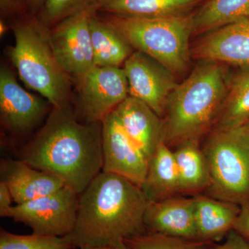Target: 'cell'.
I'll return each mask as SVG.
<instances>
[{
  "label": "cell",
  "mask_w": 249,
  "mask_h": 249,
  "mask_svg": "<svg viewBox=\"0 0 249 249\" xmlns=\"http://www.w3.org/2000/svg\"><path fill=\"white\" fill-rule=\"evenodd\" d=\"M20 155L36 169L58 177L81 194L102 171V122L80 123L70 105L52 107Z\"/></svg>",
  "instance_id": "6da1fadb"
},
{
  "label": "cell",
  "mask_w": 249,
  "mask_h": 249,
  "mask_svg": "<svg viewBox=\"0 0 249 249\" xmlns=\"http://www.w3.org/2000/svg\"><path fill=\"white\" fill-rule=\"evenodd\" d=\"M149 204L135 183L101 171L79 195L76 225L64 237L74 249L113 247L146 232L144 216Z\"/></svg>",
  "instance_id": "7a4b0ae2"
},
{
  "label": "cell",
  "mask_w": 249,
  "mask_h": 249,
  "mask_svg": "<svg viewBox=\"0 0 249 249\" xmlns=\"http://www.w3.org/2000/svg\"><path fill=\"white\" fill-rule=\"evenodd\" d=\"M228 89L219 63L204 61L196 67L168 98L163 118L165 143L170 147L199 142L214 125Z\"/></svg>",
  "instance_id": "3957f363"
},
{
  "label": "cell",
  "mask_w": 249,
  "mask_h": 249,
  "mask_svg": "<svg viewBox=\"0 0 249 249\" xmlns=\"http://www.w3.org/2000/svg\"><path fill=\"white\" fill-rule=\"evenodd\" d=\"M11 29L15 45L10 47L9 55L19 78L52 107L69 106L72 79L55 58L49 42V29L32 14L14 19Z\"/></svg>",
  "instance_id": "277c9868"
},
{
  "label": "cell",
  "mask_w": 249,
  "mask_h": 249,
  "mask_svg": "<svg viewBox=\"0 0 249 249\" xmlns=\"http://www.w3.org/2000/svg\"><path fill=\"white\" fill-rule=\"evenodd\" d=\"M103 19L132 48L150 55L174 74H181L188 68L190 37L195 31L193 16L137 18L106 14Z\"/></svg>",
  "instance_id": "5b68a950"
},
{
  "label": "cell",
  "mask_w": 249,
  "mask_h": 249,
  "mask_svg": "<svg viewBox=\"0 0 249 249\" xmlns=\"http://www.w3.org/2000/svg\"><path fill=\"white\" fill-rule=\"evenodd\" d=\"M211 175L206 191L219 200L249 201V129H213L202 147Z\"/></svg>",
  "instance_id": "8992f818"
},
{
  "label": "cell",
  "mask_w": 249,
  "mask_h": 249,
  "mask_svg": "<svg viewBox=\"0 0 249 249\" xmlns=\"http://www.w3.org/2000/svg\"><path fill=\"white\" fill-rule=\"evenodd\" d=\"M79 195L65 186L52 194L12 206L0 214L30 227L33 233L65 237L76 225Z\"/></svg>",
  "instance_id": "52a82bcc"
},
{
  "label": "cell",
  "mask_w": 249,
  "mask_h": 249,
  "mask_svg": "<svg viewBox=\"0 0 249 249\" xmlns=\"http://www.w3.org/2000/svg\"><path fill=\"white\" fill-rule=\"evenodd\" d=\"M96 13H78L49 29V42L57 61L77 82L95 66L89 19Z\"/></svg>",
  "instance_id": "ba28073f"
},
{
  "label": "cell",
  "mask_w": 249,
  "mask_h": 249,
  "mask_svg": "<svg viewBox=\"0 0 249 249\" xmlns=\"http://www.w3.org/2000/svg\"><path fill=\"white\" fill-rule=\"evenodd\" d=\"M78 109L85 123L102 122L129 96L124 68L94 66L78 80Z\"/></svg>",
  "instance_id": "9c48e42d"
},
{
  "label": "cell",
  "mask_w": 249,
  "mask_h": 249,
  "mask_svg": "<svg viewBox=\"0 0 249 249\" xmlns=\"http://www.w3.org/2000/svg\"><path fill=\"white\" fill-rule=\"evenodd\" d=\"M129 96L146 103L162 119L170 95L178 83L175 75L150 55L135 51L124 64Z\"/></svg>",
  "instance_id": "30bf717a"
},
{
  "label": "cell",
  "mask_w": 249,
  "mask_h": 249,
  "mask_svg": "<svg viewBox=\"0 0 249 249\" xmlns=\"http://www.w3.org/2000/svg\"><path fill=\"white\" fill-rule=\"evenodd\" d=\"M102 171L119 175L141 187L148 160L123 127L113 111L102 121Z\"/></svg>",
  "instance_id": "8fae6325"
},
{
  "label": "cell",
  "mask_w": 249,
  "mask_h": 249,
  "mask_svg": "<svg viewBox=\"0 0 249 249\" xmlns=\"http://www.w3.org/2000/svg\"><path fill=\"white\" fill-rule=\"evenodd\" d=\"M49 105L24 89L9 67H1L0 119L8 131L18 135L30 132L48 113Z\"/></svg>",
  "instance_id": "7c38bea8"
},
{
  "label": "cell",
  "mask_w": 249,
  "mask_h": 249,
  "mask_svg": "<svg viewBox=\"0 0 249 249\" xmlns=\"http://www.w3.org/2000/svg\"><path fill=\"white\" fill-rule=\"evenodd\" d=\"M193 55L204 61L249 67V19L212 31L196 45Z\"/></svg>",
  "instance_id": "4fadbf2b"
},
{
  "label": "cell",
  "mask_w": 249,
  "mask_h": 249,
  "mask_svg": "<svg viewBox=\"0 0 249 249\" xmlns=\"http://www.w3.org/2000/svg\"><path fill=\"white\" fill-rule=\"evenodd\" d=\"M144 223L150 232L198 241L193 198L173 196L150 203L144 216Z\"/></svg>",
  "instance_id": "5bb4252c"
},
{
  "label": "cell",
  "mask_w": 249,
  "mask_h": 249,
  "mask_svg": "<svg viewBox=\"0 0 249 249\" xmlns=\"http://www.w3.org/2000/svg\"><path fill=\"white\" fill-rule=\"evenodd\" d=\"M126 133L147 160L164 142V121L146 103L129 96L114 109Z\"/></svg>",
  "instance_id": "9a60e30c"
},
{
  "label": "cell",
  "mask_w": 249,
  "mask_h": 249,
  "mask_svg": "<svg viewBox=\"0 0 249 249\" xmlns=\"http://www.w3.org/2000/svg\"><path fill=\"white\" fill-rule=\"evenodd\" d=\"M0 175L1 181L9 187L16 204L48 196L65 186L58 177L36 169L22 160H1Z\"/></svg>",
  "instance_id": "2e32d148"
},
{
  "label": "cell",
  "mask_w": 249,
  "mask_h": 249,
  "mask_svg": "<svg viewBox=\"0 0 249 249\" xmlns=\"http://www.w3.org/2000/svg\"><path fill=\"white\" fill-rule=\"evenodd\" d=\"M193 199L198 241L209 244L220 240L233 230L240 214V205L210 196H196Z\"/></svg>",
  "instance_id": "e0dca14e"
},
{
  "label": "cell",
  "mask_w": 249,
  "mask_h": 249,
  "mask_svg": "<svg viewBox=\"0 0 249 249\" xmlns=\"http://www.w3.org/2000/svg\"><path fill=\"white\" fill-rule=\"evenodd\" d=\"M140 188L150 203L180 193L174 152L165 142H160L149 160L146 177Z\"/></svg>",
  "instance_id": "ac0fdd59"
},
{
  "label": "cell",
  "mask_w": 249,
  "mask_h": 249,
  "mask_svg": "<svg viewBox=\"0 0 249 249\" xmlns=\"http://www.w3.org/2000/svg\"><path fill=\"white\" fill-rule=\"evenodd\" d=\"M89 28L95 66L120 67L133 53L124 36L97 13L90 18Z\"/></svg>",
  "instance_id": "d6986e66"
},
{
  "label": "cell",
  "mask_w": 249,
  "mask_h": 249,
  "mask_svg": "<svg viewBox=\"0 0 249 249\" xmlns=\"http://www.w3.org/2000/svg\"><path fill=\"white\" fill-rule=\"evenodd\" d=\"M201 0H100L98 11L137 18H160L187 14Z\"/></svg>",
  "instance_id": "ffe728a7"
},
{
  "label": "cell",
  "mask_w": 249,
  "mask_h": 249,
  "mask_svg": "<svg viewBox=\"0 0 249 249\" xmlns=\"http://www.w3.org/2000/svg\"><path fill=\"white\" fill-rule=\"evenodd\" d=\"M173 152L178 168L179 193H195L207 190L211 185V175L199 142H183Z\"/></svg>",
  "instance_id": "44dd1931"
},
{
  "label": "cell",
  "mask_w": 249,
  "mask_h": 249,
  "mask_svg": "<svg viewBox=\"0 0 249 249\" xmlns=\"http://www.w3.org/2000/svg\"><path fill=\"white\" fill-rule=\"evenodd\" d=\"M249 121V67L242 69L232 80L213 129L236 128Z\"/></svg>",
  "instance_id": "7402d4cb"
},
{
  "label": "cell",
  "mask_w": 249,
  "mask_h": 249,
  "mask_svg": "<svg viewBox=\"0 0 249 249\" xmlns=\"http://www.w3.org/2000/svg\"><path fill=\"white\" fill-rule=\"evenodd\" d=\"M247 19L249 0H207L193 15L194 31H213Z\"/></svg>",
  "instance_id": "603a6c76"
},
{
  "label": "cell",
  "mask_w": 249,
  "mask_h": 249,
  "mask_svg": "<svg viewBox=\"0 0 249 249\" xmlns=\"http://www.w3.org/2000/svg\"><path fill=\"white\" fill-rule=\"evenodd\" d=\"M100 0H45L37 14L41 22L52 29L63 19L86 11L98 12Z\"/></svg>",
  "instance_id": "cb8c5ba5"
},
{
  "label": "cell",
  "mask_w": 249,
  "mask_h": 249,
  "mask_svg": "<svg viewBox=\"0 0 249 249\" xmlns=\"http://www.w3.org/2000/svg\"><path fill=\"white\" fill-rule=\"evenodd\" d=\"M64 237L55 235H16L1 229L0 249H73Z\"/></svg>",
  "instance_id": "d4e9b609"
},
{
  "label": "cell",
  "mask_w": 249,
  "mask_h": 249,
  "mask_svg": "<svg viewBox=\"0 0 249 249\" xmlns=\"http://www.w3.org/2000/svg\"><path fill=\"white\" fill-rule=\"evenodd\" d=\"M131 249H207L208 243L145 232L124 240Z\"/></svg>",
  "instance_id": "484cf974"
},
{
  "label": "cell",
  "mask_w": 249,
  "mask_h": 249,
  "mask_svg": "<svg viewBox=\"0 0 249 249\" xmlns=\"http://www.w3.org/2000/svg\"><path fill=\"white\" fill-rule=\"evenodd\" d=\"M0 10L2 16L15 19L32 14L29 0H0Z\"/></svg>",
  "instance_id": "4316f807"
},
{
  "label": "cell",
  "mask_w": 249,
  "mask_h": 249,
  "mask_svg": "<svg viewBox=\"0 0 249 249\" xmlns=\"http://www.w3.org/2000/svg\"><path fill=\"white\" fill-rule=\"evenodd\" d=\"M207 249H249V242L240 233L232 230L228 234L224 243Z\"/></svg>",
  "instance_id": "83f0119b"
},
{
  "label": "cell",
  "mask_w": 249,
  "mask_h": 249,
  "mask_svg": "<svg viewBox=\"0 0 249 249\" xmlns=\"http://www.w3.org/2000/svg\"><path fill=\"white\" fill-rule=\"evenodd\" d=\"M240 206V214L236 220L233 230L249 240V201Z\"/></svg>",
  "instance_id": "f1b7e54d"
},
{
  "label": "cell",
  "mask_w": 249,
  "mask_h": 249,
  "mask_svg": "<svg viewBox=\"0 0 249 249\" xmlns=\"http://www.w3.org/2000/svg\"><path fill=\"white\" fill-rule=\"evenodd\" d=\"M13 197L9 187L4 182L0 181V214L12 206Z\"/></svg>",
  "instance_id": "f546056e"
},
{
  "label": "cell",
  "mask_w": 249,
  "mask_h": 249,
  "mask_svg": "<svg viewBox=\"0 0 249 249\" xmlns=\"http://www.w3.org/2000/svg\"><path fill=\"white\" fill-rule=\"evenodd\" d=\"M45 0H30L31 14L37 16L41 8L43 6Z\"/></svg>",
  "instance_id": "4dcf8cb0"
},
{
  "label": "cell",
  "mask_w": 249,
  "mask_h": 249,
  "mask_svg": "<svg viewBox=\"0 0 249 249\" xmlns=\"http://www.w3.org/2000/svg\"><path fill=\"white\" fill-rule=\"evenodd\" d=\"M9 28V25L5 22V21L1 19V21H0V35H1V37H2V36L6 34Z\"/></svg>",
  "instance_id": "1f68e13d"
},
{
  "label": "cell",
  "mask_w": 249,
  "mask_h": 249,
  "mask_svg": "<svg viewBox=\"0 0 249 249\" xmlns=\"http://www.w3.org/2000/svg\"><path fill=\"white\" fill-rule=\"evenodd\" d=\"M114 249H131L124 240L119 241L112 247Z\"/></svg>",
  "instance_id": "d6a6232c"
},
{
  "label": "cell",
  "mask_w": 249,
  "mask_h": 249,
  "mask_svg": "<svg viewBox=\"0 0 249 249\" xmlns=\"http://www.w3.org/2000/svg\"><path fill=\"white\" fill-rule=\"evenodd\" d=\"M80 249H114L112 247H83V248H80Z\"/></svg>",
  "instance_id": "836d02e7"
},
{
  "label": "cell",
  "mask_w": 249,
  "mask_h": 249,
  "mask_svg": "<svg viewBox=\"0 0 249 249\" xmlns=\"http://www.w3.org/2000/svg\"><path fill=\"white\" fill-rule=\"evenodd\" d=\"M245 125L247 126V127L249 129V121L247 124H245Z\"/></svg>",
  "instance_id": "e575fe53"
},
{
  "label": "cell",
  "mask_w": 249,
  "mask_h": 249,
  "mask_svg": "<svg viewBox=\"0 0 249 249\" xmlns=\"http://www.w3.org/2000/svg\"><path fill=\"white\" fill-rule=\"evenodd\" d=\"M29 1H30V0H29Z\"/></svg>",
  "instance_id": "d590c367"
}]
</instances>
